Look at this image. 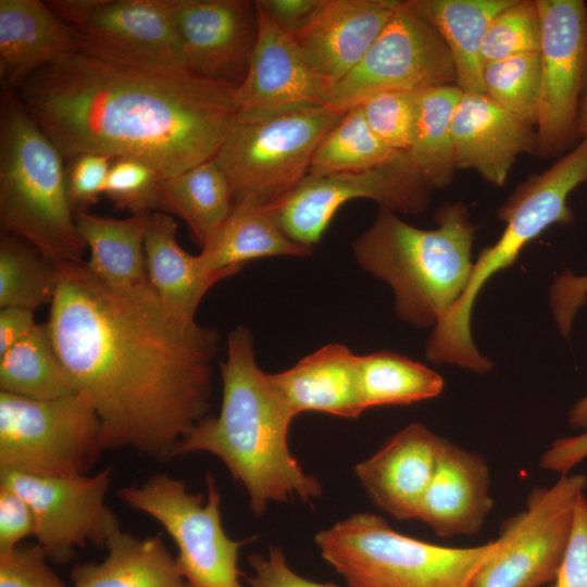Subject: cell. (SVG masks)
Instances as JSON below:
<instances>
[{
	"label": "cell",
	"mask_w": 587,
	"mask_h": 587,
	"mask_svg": "<svg viewBox=\"0 0 587 587\" xmlns=\"http://www.w3.org/2000/svg\"><path fill=\"white\" fill-rule=\"evenodd\" d=\"M57 265L45 324L77 391L95 404L104 450L173 459L210 408L216 330L168 313L150 284L117 289L85 260Z\"/></svg>",
	"instance_id": "cell-1"
},
{
	"label": "cell",
	"mask_w": 587,
	"mask_h": 587,
	"mask_svg": "<svg viewBox=\"0 0 587 587\" xmlns=\"http://www.w3.org/2000/svg\"><path fill=\"white\" fill-rule=\"evenodd\" d=\"M236 88L79 50L34 73L16 93L65 159H136L164 179L215 157L237 118Z\"/></svg>",
	"instance_id": "cell-2"
},
{
	"label": "cell",
	"mask_w": 587,
	"mask_h": 587,
	"mask_svg": "<svg viewBox=\"0 0 587 587\" xmlns=\"http://www.w3.org/2000/svg\"><path fill=\"white\" fill-rule=\"evenodd\" d=\"M221 375L218 414L197 423L176 446L174 458L196 452L217 457L246 489L257 516L271 502L296 498L309 502L321 496V483L303 472L288 447V430L296 415L272 374L258 366L253 338L241 325L227 338Z\"/></svg>",
	"instance_id": "cell-3"
},
{
	"label": "cell",
	"mask_w": 587,
	"mask_h": 587,
	"mask_svg": "<svg viewBox=\"0 0 587 587\" xmlns=\"http://www.w3.org/2000/svg\"><path fill=\"white\" fill-rule=\"evenodd\" d=\"M435 218L437 228L422 229L380 208L352 245L358 263L394 290L398 317L415 327H435L464 294L474 265L467 207L445 203Z\"/></svg>",
	"instance_id": "cell-4"
},
{
	"label": "cell",
	"mask_w": 587,
	"mask_h": 587,
	"mask_svg": "<svg viewBox=\"0 0 587 587\" xmlns=\"http://www.w3.org/2000/svg\"><path fill=\"white\" fill-rule=\"evenodd\" d=\"M65 158L16 91L0 97V222L54 263L83 260L87 248L65 183Z\"/></svg>",
	"instance_id": "cell-5"
},
{
	"label": "cell",
	"mask_w": 587,
	"mask_h": 587,
	"mask_svg": "<svg viewBox=\"0 0 587 587\" xmlns=\"http://www.w3.org/2000/svg\"><path fill=\"white\" fill-rule=\"evenodd\" d=\"M585 182L587 140H582L551 167L516 187L498 212L505 222L502 235L494 246L482 250L464 294L434 327L426 346L430 362L454 364L478 374L491 369V361L479 353L472 339L474 302L489 278L512 265L527 243L554 224L574 223L567 199Z\"/></svg>",
	"instance_id": "cell-6"
},
{
	"label": "cell",
	"mask_w": 587,
	"mask_h": 587,
	"mask_svg": "<svg viewBox=\"0 0 587 587\" xmlns=\"http://www.w3.org/2000/svg\"><path fill=\"white\" fill-rule=\"evenodd\" d=\"M314 539L348 587H471L496 548V540L465 548L425 542L367 512L320 530Z\"/></svg>",
	"instance_id": "cell-7"
},
{
	"label": "cell",
	"mask_w": 587,
	"mask_h": 587,
	"mask_svg": "<svg viewBox=\"0 0 587 587\" xmlns=\"http://www.w3.org/2000/svg\"><path fill=\"white\" fill-rule=\"evenodd\" d=\"M345 113L324 104L253 121L236 118L214 157L235 202L271 204L288 193L308 175L319 145Z\"/></svg>",
	"instance_id": "cell-8"
},
{
	"label": "cell",
	"mask_w": 587,
	"mask_h": 587,
	"mask_svg": "<svg viewBox=\"0 0 587 587\" xmlns=\"http://www.w3.org/2000/svg\"><path fill=\"white\" fill-rule=\"evenodd\" d=\"M102 451V427L84 392L35 400L0 391V471L86 475Z\"/></svg>",
	"instance_id": "cell-9"
},
{
	"label": "cell",
	"mask_w": 587,
	"mask_h": 587,
	"mask_svg": "<svg viewBox=\"0 0 587 587\" xmlns=\"http://www.w3.org/2000/svg\"><path fill=\"white\" fill-rule=\"evenodd\" d=\"M207 500L164 473L140 485L121 488L126 505L154 519L177 548L176 565L190 587H245L238 567L239 550L248 540L230 539L222 525L221 496L207 475Z\"/></svg>",
	"instance_id": "cell-10"
},
{
	"label": "cell",
	"mask_w": 587,
	"mask_h": 587,
	"mask_svg": "<svg viewBox=\"0 0 587 587\" xmlns=\"http://www.w3.org/2000/svg\"><path fill=\"white\" fill-rule=\"evenodd\" d=\"M451 85L457 74L445 41L414 0H399L362 60L330 88L327 105L346 112L379 92Z\"/></svg>",
	"instance_id": "cell-11"
},
{
	"label": "cell",
	"mask_w": 587,
	"mask_h": 587,
	"mask_svg": "<svg viewBox=\"0 0 587 587\" xmlns=\"http://www.w3.org/2000/svg\"><path fill=\"white\" fill-rule=\"evenodd\" d=\"M583 474H561L551 486L535 488L523 511L509 519L496 548L471 587H541L558 576L578 498Z\"/></svg>",
	"instance_id": "cell-12"
},
{
	"label": "cell",
	"mask_w": 587,
	"mask_h": 587,
	"mask_svg": "<svg viewBox=\"0 0 587 587\" xmlns=\"http://www.w3.org/2000/svg\"><path fill=\"white\" fill-rule=\"evenodd\" d=\"M433 188L408 153L374 168L323 176L307 175L295 188L268 204L286 235L312 249L346 202L371 199L394 213L420 214Z\"/></svg>",
	"instance_id": "cell-13"
},
{
	"label": "cell",
	"mask_w": 587,
	"mask_h": 587,
	"mask_svg": "<svg viewBox=\"0 0 587 587\" xmlns=\"http://www.w3.org/2000/svg\"><path fill=\"white\" fill-rule=\"evenodd\" d=\"M49 8L95 57L149 68H183L175 0H50Z\"/></svg>",
	"instance_id": "cell-14"
},
{
	"label": "cell",
	"mask_w": 587,
	"mask_h": 587,
	"mask_svg": "<svg viewBox=\"0 0 587 587\" xmlns=\"http://www.w3.org/2000/svg\"><path fill=\"white\" fill-rule=\"evenodd\" d=\"M540 18V95L536 152L553 158L579 138V95L587 74V4L536 0Z\"/></svg>",
	"instance_id": "cell-15"
},
{
	"label": "cell",
	"mask_w": 587,
	"mask_h": 587,
	"mask_svg": "<svg viewBox=\"0 0 587 587\" xmlns=\"http://www.w3.org/2000/svg\"><path fill=\"white\" fill-rule=\"evenodd\" d=\"M111 469L95 475L38 476L0 471V484L18 494L30 507L37 542L48 559L65 564L76 548L88 544L104 547L120 526L116 514L105 504Z\"/></svg>",
	"instance_id": "cell-16"
},
{
	"label": "cell",
	"mask_w": 587,
	"mask_h": 587,
	"mask_svg": "<svg viewBox=\"0 0 587 587\" xmlns=\"http://www.w3.org/2000/svg\"><path fill=\"white\" fill-rule=\"evenodd\" d=\"M182 67L200 78L238 87L258 33L255 1L175 0Z\"/></svg>",
	"instance_id": "cell-17"
},
{
	"label": "cell",
	"mask_w": 587,
	"mask_h": 587,
	"mask_svg": "<svg viewBox=\"0 0 587 587\" xmlns=\"http://www.w3.org/2000/svg\"><path fill=\"white\" fill-rule=\"evenodd\" d=\"M258 33L247 74L236 88L237 120L327 104L329 88L255 1Z\"/></svg>",
	"instance_id": "cell-18"
},
{
	"label": "cell",
	"mask_w": 587,
	"mask_h": 587,
	"mask_svg": "<svg viewBox=\"0 0 587 587\" xmlns=\"http://www.w3.org/2000/svg\"><path fill=\"white\" fill-rule=\"evenodd\" d=\"M399 0H324L310 22L290 35L307 64L330 88L365 55Z\"/></svg>",
	"instance_id": "cell-19"
},
{
	"label": "cell",
	"mask_w": 587,
	"mask_h": 587,
	"mask_svg": "<svg viewBox=\"0 0 587 587\" xmlns=\"http://www.w3.org/2000/svg\"><path fill=\"white\" fill-rule=\"evenodd\" d=\"M534 127L485 92H463L452 118L457 170H473L487 183L503 186L517 158L536 150Z\"/></svg>",
	"instance_id": "cell-20"
},
{
	"label": "cell",
	"mask_w": 587,
	"mask_h": 587,
	"mask_svg": "<svg viewBox=\"0 0 587 587\" xmlns=\"http://www.w3.org/2000/svg\"><path fill=\"white\" fill-rule=\"evenodd\" d=\"M445 440L423 424H409L354 472L379 509L400 521L416 520Z\"/></svg>",
	"instance_id": "cell-21"
},
{
	"label": "cell",
	"mask_w": 587,
	"mask_h": 587,
	"mask_svg": "<svg viewBox=\"0 0 587 587\" xmlns=\"http://www.w3.org/2000/svg\"><path fill=\"white\" fill-rule=\"evenodd\" d=\"M491 507L484 458L445 440L416 520L441 537L472 535L480 529Z\"/></svg>",
	"instance_id": "cell-22"
},
{
	"label": "cell",
	"mask_w": 587,
	"mask_h": 587,
	"mask_svg": "<svg viewBox=\"0 0 587 587\" xmlns=\"http://www.w3.org/2000/svg\"><path fill=\"white\" fill-rule=\"evenodd\" d=\"M82 50L75 32L40 0H0L1 91H17L37 71Z\"/></svg>",
	"instance_id": "cell-23"
},
{
	"label": "cell",
	"mask_w": 587,
	"mask_h": 587,
	"mask_svg": "<svg viewBox=\"0 0 587 587\" xmlns=\"http://www.w3.org/2000/svg\"><path fill=\"white\" fill-rule=\"evenodd\" d=\"M359 358L347 347L327 345L307 355L292 367L272 374L291 409L357 417L364 410L361 398Z\"/></svg>",
	"instance_id": "cell-24"
},
{
	"label": "cell",
	"mask_w": 587,
	"mask_h": 587,
	"mask_svg": "<svg viewBox=\"0 0 587 587\" xmlns=\"http://www.w3.org/2000/svg\"><path fill=\"white\" fill-rule=\"evenodd\" d=\"M172 216L154 212L145 236L148 282L164 309L183 320H195L207 291L227 273H205L198 254L187 253L177 242Z\"/></svg>",
	"instance_id": "cell-25"
},
{
	"label": "cell",
	"mask_w": 587,
	"mask_h": 587,
	"mask_svg": "<svg viewBox=\"0 0 587 587\" xmlns=\"http://www.w3.org/2000/svg\"><path fill=\"white\" fill-rule=\"evenodd\" d=\"M104 547L102 561L73 566V587H190L161 534L139 538L117 526Z\"/></svg>",
	"instance_id": "cell-26"
},
{
	"label": "cell",
	"mask_w": 587,
	"mask_h": 587,
	"mask_svg": "<svg viewBox=\"0 0 587 587\" xmlns=\"http://www.w3.org/2000/svg\"><path fill=\"white\" fill-rule=\"evenodd\" d=\"M310 253L311 249L286 235L268 204L241 199L235 202L225 224L198 258L205 273L233 275L251 260Z\"/></svg>",
	"instance_id": "cell-27"
},
{
	"label": "cell",
	"mask_w": 587,
	"mask_h": 587,
	"mask_svg": "<svg viewBox=\"0 0 587 587\" xmlns=\"http://www.w3.org/2000/svg\"><path fill=\"white\" fill-rule=\"evenodd\" d=\"M151 212L116 220L88 211L74 213L77 230L89 248L90 271L107 285L127 289L148 285L145 236Z\"/></svg>",
	"instance_id": "cell-28"
},
{
	"label": "cell",
	"mask_w": 587,
	"mask_h": 587,
	"mask_svg": "<svg viewBox=\"0 0 587 587\" xmlns=\"http://www.w3.org/2000/svg\"><path fill=\"white\" fill-rule=\"evenodd\" d=\"M514 0H414L445 41L453 60L457 86L484 92L482 46L491 21Z\"/></svg>",
	"instance_id": "cell-29"
},
{
	"label": "cell",
	"mask_w": 587,
	"mask_h": 587,
	"mask_svg": "<svg viewBox=\"0 0 587 587\" xmlns=\"http://www.w3.org/2000/svg\"><path fill=\"white\" fill-rule=\"evenodd\" d=\"M161 211L176 214L203 249L216 237L232 213L230 182L213 159L161 183Z\"/></svg>",
	"instance_id": "cell-30"
},
{
	"label": "cell",
	"mask_w": 587,
	"mask_h": 587,
	"mask_svg": "<svg viewBox=\"0 0 587 587\" xmlns=\"http://www.w3.org/2000/svg\"><path fill=\"white\" fill-rule=\"evenodd\" d=\"M462 93L457 85L417 93L416 125L408 154L433 189L449 186L457 171L452 118Z\"/></svg>",
	"instance_id": "cell-31"
},
{
	"label": "cell",
	"mask_w": 587,
	"mask_h": 587,
	"mask_svg": "<svg viewBox=\"0 0 587 587\" xmlns=\"http://www.w3.org/2000/svg\"><path fill=\"white\" fill-rule=\"evenodd\" d=\"M0 391L35 400L59 399L77 392L46 324H37L0 355Z\"/></svg>",
	"instance_id": "cell-32"
},
{
	"label": "cell",
	"mask_w": 587,
	"mask_h": 587,
	"mask_svg": "<svg viewBox=\"0 0 587 587\" xmlns=\"http://www.w3.org/2000/svg\"><path fill=\"white\" fill-rule=\"evenodd\" d=\"M359 376L364 410L432 399L444 389V379L438 373L388 351L360 355Z\"/></svg>",
	"instance_id": "cell-33"
},
{
	"label": "cell",
	"mask_w": 587,
	"mask_h": 587,
	"mask_svg": "<svg viewBox=\"0 0 587 587\" xmlns=\"http://www.w3.org/2000/svg\"><path fill=\"white\" fill-rule=\"evenodd\" d=\"M59 279L58 265L23 238L2 232L0 237V308L34 311L51 303Z\"/></svg>",
	"instance_id": "cell-34"
},
{
	"label": "cell",
	"mask_w": 587,
	"mask_h": 587,
	"mask_svg": "<svg viewBox=\"0 0 587 587\" xmlns=\"http://www.w3.org/2000/svg\"><path fill=\"white\" fill-rule=\"evenodd\" d=\"M367 125L360 105L346 111L328 132L312 158L308 175L358 172L383 165L398 154Z\"/></svg>",
	"instance_id": "cell-35"
},
{
	"label": "cell",
	"mask_w": 587,
	"mask_h": 587,
	"mask_svg": "<svg viewBox=\"0 0 587 587\" xmlns=\"http://www.w3.org/2000/svg\"><path fill=\"white\" fill-rule=\"evenodd\" d=\"M483 84L484 92L494 102L536 127L540 95L539 52L484 65Z\"/></svg>",
	"instance_id": "cell-36"
},
{
	"label": "cell",
	"mask_w": 587,
	"mask_h": 587,
	"mask_svg": "<svg viewBox=\"0 0 587 587\" xmlns=\"http://www.w3.org/2000/svg\"><path fill=\"white\" fill-rule=\"evenodd\" d=\"M540 18L536 0H514L490 23L482 46L486 65L510 57L539 52Z\"/></svg>",
	"instance_id": "cell-37"
},
{
	"label": "cell",
	"mask_w": 587,
	"mask_h": 587,
	"mask_svg": "<svg viewBox=\"0 0 587 587\" xmlns=\"http://www.w3.org/2000/svg\"><path fill=\"white\" fill-rule=\"evenodd\" d=\"M415 91H384L371 96L360 107L372 132L391 150L408 153L417 116Z\"/></svg>",
	"instance_id": "cell-38"
},
{
	"label": "cell",
	"mask_w": 587,
	"mask_h": 587,
	"mask_svg": "<svg viewBox=\"0 0 587 587\" xmlns=\"http://www.w3.org/2000/svg\"><path fill=\"white\" fill-rule=\"evenodd\" d=\"M162 176L149 164L129 158L114 159L103 195L115 209L132 214L161 210Z\"/></svg>",
	"instance_id": "cell-39"
},
{
	"label": "cell",
	"mask_w": 587,
	"mask_h": 587,
	"mask_svg": "<svg viewBox=\"0 0 587 587\" xmlns=\"http://www.w3.org/2000/svg\"><path fill=\"white\" fill-rule=\"evenodd\" d=\"M48 560L38 542L18 545L0 554V587H67Z\"/></svg>",
	"instance_id": "cell-40"
},
{
	"label": "cell",
	"mask_w": 587,
	"mask_h": 587,
	"mask_svg": "<svg viewBox=\"0 0 587 587\" xmlns=\"http://www.w3.org/2000/svg\"><path fill=\"white\" fill-rule=\"evenodd\" d=\"M65 183L70 204L75 212L88 211L103 195L113 158L100 153H83L65 159Z\"/></svg>",
	"instance_id": "cell-41"
},
{
	"label": "cell",
	"mask_w": 587,
	"mask_h": 587,
	"mask_svg": "<svg viewBox=\"0 0 587 587\" xmlns=\"http://www.w3.org/2000/svg\"><path fill=\"white\" fill-rule=\"evenodd\" d=\"M551 587H587V497L575 505L564 557Z\"/></svg>",
	"instance_id": "cell-42"
},
{
	"label": "cell",
	"mask_w": 587,
	"mask_h": 587,
	"mask_svg": "<svg viewBox=\"0 0 587 587\" xmlns=\"http://www.w3.org/2000/svg\"><path fill=\"white\" fill-rule=\"evenodd\" d=\"M248 562L253 574L247 577L250 587H341L332 583H317L297 574L277 547L268 549L267 557L251 554Z\"/></svg>",
	"instance_id": "cell-43"
},
{
	"label": "cell",
	"mask_w": 587,
	"mask_h": 587,
	"mask_svg": "<svg viewBox=\"0 0 587 587\" xmlns=\"http://www.w3.org/2000/svg\"><path fill=\"white\" fill-rule=\"evenodd\" d=\"M35 534V519L28 503L14 490L0 484V554Z\"/></svg>",
	"instance_id": "cell-44"
},
{
	"label": "cell",
	"mask_w": 587,
	"mask_h": 587,
	"mask_svg": "<svg viewBox=\"0 0 587 587\" xmlns=\"http://www.w3.org/2000/svg\"><path fill=\"white\" fill-rule=\"evenodd\" d=\"M587 300V275L569 270L555 277L549 294L550 307L560 333L567 337L577 310Z\"/></svg>",
	"instance_id": "cell-45"
},
{
	"label": "cell",
	"mask_w": 587,
	"mask_h": 587,
	"mask_svg": "<svg viewBox=\"0 0 587 587\" xmlns=\"http://www.w3.org/2000/svg\"><path fill=\"white\" fill-rule=\"evenodd\" d=\"M323 2L324 0H259L272 21L288 35L303 28Z\"/></svg>",
	"instance_id": "cell-46"
},
{
	"label": "cell",
	"mask_w": 587,
	"mask_h": 587,
	"mask_svg": "<svg viewBox=\"0 0 587 587\" xmlns=\"http://www.w3.org/2000/svg\"><path fill=\"white\" fill-rule=\"evenodd\" d=\"M587 458V429L575 436L562 437L540 457L539 465L547 471L561 474L571 470Z\"/></svg>",
	"instance_id": "cell-47"
},
{
	"label": "cell",
	"mask_w": 587,
	"mask_h": 587,
	"mask_svg": "<svg viewBox=\"0 0 587 587\" xmlns=\"http://www.w3.org/2000/svg\"><path fill=\"white\" fill-rule=\"evenodd\" d=\"M37 326L33 311L22 307L0 310V355L25 338Z\"/></svg>",
	"instance_id": "cell-48"
},
{
	"label": "cell",
	"mask_w": 587,
	"mask_h": 587,
	"mask_svg": "<svg viewBox=\"0 0 587 587\" xmlns=\"http://www.w3.org/2000/svg\"><path fill=\"white\" fill-rule=\"evenodd\" d=\"M569 422L574 428L587 429V395L573 405L569 413Z\"/></svg>",
	"instance_id": "cell-49"
},
{
	"label": "cell",
	"mask_w": 587,
	"mask_h": 587,
	"mask_svg": "<svg viewBox=\"0 0 587 587\" xmlns=\"http://www.w3.org/2000/svg\"><path fill=\"white\" fill-rule=\"evenodd\" d=\"M577 129L579 138L587 140V88L579 103Z\"/></svg>",
	"instance_id": "cell-50"
}]
</instances>
